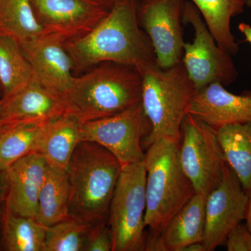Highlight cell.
Instances as JSON below:
<instances>
[{"label":"cell","instance_id":"obj_1","mask_svg":"<svg viewBox=\"0 0 251 251\" xmlns=\"http://www.w3.org/2000/svg\"><path fill=\"white\" fill-rule=\"evenodd\" d=\"M138 0H120L88 34L64 43L74 72L105 62L136 68L141 73L157 64L151 41L140 27Z\"/></svg>","mask_w":251,"mask_h":251},{"label":"cell","instance_id":"obj_2","mask_svg":"<svg viewBox=\"0 0 251 251\" xmlns=\"http://www.w3.org/2000/svg\"><path fill=\"white\" fill-rule=\"evenodd\" d=\"M142 82L136 68L102 63L75 75L60 99L68 113L85 123L117 115L139 103Z\"/></svg>","mask_w":251,"mask_h":251},{"label":"cell","instance_id":"obj_3","mask_svg":"<svg viewBox=\"0 0 251 251\" xmlns=\"http://www.w3.org/2000/svg\"><path fill=\"white\" fill-rule=\"evenodd\" d=\"M122 166L107 149L81 141L67 167L69 215L92 225L108 221L109 208Z\"/></svg>","mask_w":251,"mask_h":251},{"label":"cell","instance_id":"obj_4","mask_svg":"<svg viewBox=\"0 0 251 251\" xmlns=\"http://www.w3.org/2000/svg\"><path fill=\"white\" fill-rule=\"evenodd\" d=\"M146 149L145 225L149 233L161 235L196 192L181 166L179 141L159 138Z\"/></svg>","mask_w":251,"mask_h":251},{"label":"cell","instance_id":"obj_5","mask_svg":"<svg viewBox=\"0 0 251 251\" xmlns=\"http://www.w3.org/2000/svg\"><path fill=\"white\" fill-rule=\"evenodd\" d=\"M141 74V102L151 126L143 148L159 138L180 141L181 126L196 93L184 64L166 69L154 64Z\"/></svg>","mask_w":251,"mask_h":251},{"label":"cell","instance_id":"obj_6","mask_svg":"<svg viewBox=\"0 0 251 251\" xmlns=\"http://www.w3.org/2000/svg\"><path fill=\"white\" fill-rule=\"evenodd\" d=\"M146 177L144 161L122 166L109 208L112 251H145Z\"/></svg>","mask_w":251,"mask_h":251},{"label":"cell","instance_id":"obj_7","mask_svg":"<svg viewBox=\"0 0 251 251\" xmlns=\"http://www.w3.org/2000/svg\"><path fill=\"white\" fill-rule=\"evenodd\" d=\"M179 156L196 193L207 196L222 181L227 162L216 130L187 114L181 126Z\"/></svg>","mask_w":251,"mask_h":251},{"label":"cell","instance_id":"obj_8","mask_svg":"<svg viewBox=\"0 0 251 251\" xmlns=\"http://www.w3.org/2000/svg\"><path fill=\"white\" fill-rule=\"evenodd\" d=\"M182 20L194 30L192 43H185L182 62L196 91L212 82L228 85L236 80L237 69L228 52L221 49L197 8L184 1Z\"/></svg>","mask_w":251,"mask_h":251},{"label":"cell","instance_id":"obj_9","mask_svg":"<svg viewBox=\"0 0 251 251\" xmlns=\"http://www.w3.org/2000/svg\"><path fill=\"white\" fill-rule=\"evenodd\" d=\"M151 130L140 101L117 115L82 124L81 141L101 145L124 166L144 161L143 143Z\"/></svg>","mask_w":251,"mask_h":251},{"label":"cell","instance_id":"obj_10","mask_svg":"<svg viewBox=\"0 0 251 251\" xmlns=\"http://www.w3.org/2000/svg\"><path fill=\"white\" fill-rule=\"evenodd\" d=\"M184 3V0L140 1V25L151 41L157 65L161 69L174 67L182 60Z\"/></svg>","mask_w":251,"mask_h":251},{"label":"cell","instance_id":"obj_11","mask_svg":"<svg viewBox=\"0 0 251 251\" xmlns=\"http://www.w3.org/2000/svg\"><path fill=\"white\" fill-rule=\"evenodd\" d=\"M44 34L62 42L88 34L110 9L96 0H30Z\"/></svg>","mask_w":251,"mask_h":251},{"label":"cell","instance_id":"obj_12","mask_svg":"<svg viewBox=\"0 0 251 251\" xmlns=\"http://www.w3.org/2000/svg\"><path fill=\"white\" fill-rule=\"evenodd\" d=\"M249 199L227 165L221 184L206 196L203 240L206 251L224 244L231 231L246 219Z\"/></svg>","mask_w":251,"mask_h":251},{"label":"cell","instance_id":"obj_13","mask_svg":"<svg viewBox=\"0 0 251 251\" xmlns=\"http://www.w3.org/2000/svg\"><path fill=\"white\" fill-rule=\"evenodd\" d=\"M20 44L34 79L60 98L69 90L75 76L74 63L64 43L44 34Z\"/></svg>","mask_w":251,"mask_h":251},{"label":"cell","instance_id":"obj_14","mask_svg":"<svg viewBox=\"0 0 251 251\" xmlns=\"http://www.w3.org/2000/svg\"><path fill=\"white\" fill-rule=\"evenodd\" d=\"M0 100V131L25 124L51 122L67 113L61 99L34 77L16 93Z\"/></svg>","mask_w":251,"mask_h":251},{"label":"cell","instance_id":"obj_15","mask_svg":"<svg viewBox=\"0 0 251 251\" xmlns=\"http://www.w3.org/2000/svg\"><path fill=\"white\" fill-rule=\"evenodd\" d=\"M187 112L216 130L251 122V93L238 95L221 82H212L196 91Z\"/></svg>","mask_w":251,"mask_h":251},{"label":"cell","instance_id":"obj_16","mask_svg":"<svg viewBox=\"0 0 251 251\" xmlns=\"http://www.w3.org/2000/svg\"><path fill=\"white\" fill-rule=\"evenodd\" d=\"M48 163L39 153H31L6 169L9 191L6 206L18 215L36 218L38 201Z\"/></svg>","mask_w":251,"mask_h":251},{"label":"cell","instance_id":"obj_17","mask_svg":"<svg viewBox=\"0 0 251 251\" xmlns=\"http://www.w3.org/2000/svg\"><path fill=\"white\" fill-rule=\"evenodd\" d=\"M82 124L68 112L51 122L35 153L42 155L50 166L67 170L73 153L81 142Z\"/></svg>","mask_w":251,"mask_h":251},{"label":"cell","instance_id":"obj_18","mask_svg":"<svg viewBox=\"0 0 251 251\" xmlns=\"http://www.w3.org/2000/svg\"><path fill=\"white\" fill-rule=\"evenodd\" d=\"M206 200L204 195L196 193L170 221L161 234L166 251H181L193 243H203Z\"/></svg>","mask_w":251,"mask_h":251},{"label":"cell","instance_id":"obj_19","mask_svg":"<svg viewBox=\"0 0 251 251\" xmlns=\"http://www.w3.org/2000/svg\"><path fill=\"white\" fill-rule=\"evenodd\" d=\"M71 186L67 170L48 164L39 193L36 219L49 227L69 219Z\"/></svg>","mask_w":251,"mask_h":251},{"label":"cell","instance_id":"obj_20","mask_svg":"<svg viewBox=\"0 0 251 251\" xmlns=\"http://www.w3.org/2000/svg\"><path fill=\"white\" fill-rule=\"evenodd\" d=\"M226 161L251 198V122L225 126L216 130Z\"/></svg>","mask_w":251,"mask_h":251},{"label":"cell","instance_id":"obj_21","mask_svg":"<svg viewBox=\"0 0 251 251\" xmlns=\"http://www.w3.org/2000/svg\"><path fill=\"white\" fill-rule=\"evenodd\" d=\"M197 8L218 45L234 55L239 44L231 29L232 18L242 14L245 0H188Z\"/></svg>","mask_w":251,"mask_h":251},{"label":"cell","instance_id":"obj_22","mask_svg":"<svg viewBox=\"0 0 251 251\" xmlns=\"http://www.w3.org/2000/svg\"><path fill=\"white\" fill-rule=\"evenodd\" d=\"M47 228L36 218L14 214L5 203L1 213L2 250L43 251Z\"/></svg>","mask_w":251,"mask_h":251},{"label":"cell","instance_id":"obj_23","mask_svg":"<svg viewBox=\"0 0 251 251\" xmlns=\"http://www.w3.org/2000/svg\"><path fill=\"white\" fill-rule=\"evenodd\" d=\"M34 78L21 44L16 39L0 36V95L6 98Z\"/></svg>","mask_w":251,"mask_h":251},{"label":"cell","instance_id":"obj_24","mask_svg":"<svg viewBox=\"0 0 251 251\" xmlns=\"http://www.w3.org/2000/svg\"><path fill=\"white\" fill-rule=\"evenodd\" d=\"M44 34L30 0H0V36L21 44Z\"/></svg>","mask_w":251,"mask_h":251},{"label":"cell","instance_id":"obj_25","mask_svg":"<svg viewBox=\"0 0 251 251\" xmlns=\"http://www.w3.org/2000/svg\"><path fill=\"white\" fill-rule=\"evenodd\" d=\"M51 122L25 124L1 130L0 171L7 169L22 157L35 153L41 137Z\"/></svg>","mask_w":251,"mask_h":251},{"label":"cell","instance_id":"obj_26","mask_svg":"<svg viewBox=\"0 0 251 251\" xmlns=\"http://www.w3.org/2000/svg\"><path fill=\"white\" fill-rule=\"evenodd\" d=\"M92 226L70 216L49 226L43 251H83Z\"/></svg>","mask_w":251,"mask_h":251},{"label":"cell","instance_id":"obj_27","mask_svg":"<svg viewBox=\"0 0 251 251\" xmlns=\"http://www.w3.org/2000/svg\"><path fill=\"white\" fill-rule=\"evenodd\" d=\"M113 239L108 221L92 225L87 234L83 251H112Z\"/></svg>","mask_w":251,"mask_h":251},{"label":"cell","instance_id":"obj_28","mask_svg":"<svg viewBox=\"0 0 251 251\" xmlns=\"http://www.w3.org/2000/svg\"><path fill=\"white\" fill-rule=\"evenodd\" d=\"M228 251H251V231L247 224L237 225L229 234L226 243Z\"/></svg>","mask_w":251,"mask_h":251},{"label":"cell","instance_id":"obj_29","mask_svg":"<svg viewBox=\"0 0 251 251\" xmlns=\"http://www.w3.org/2000/svg\"><path fill=\"white\" fill-rule=\"evenodd\" d=\"M9 191L7 172L6 170L0 171V214L2 213L5 203L7 199Z\"/></svg>","mask_w":251,"mask_h":251},{"label":"cell","instance_id":"obj_30","mask_svg":"<svg viewBox=\"0 0 251 251\" xmlns=\"http://www.w3.org/2000/svg\"><path fill=\"white\" fill-rule=\"evenodd\" d=\"M238 28L245 36V41L251 44V25L247 23H241L238 26Z\"/></svg>","mask_w":251,"mask_h":251},{"label":"cell","instance_id":"obj_31","mask_svg":"<svg viewBox=\"0 0 251 251\" xmlns=\"http://www.w3.org/2000/svg\"><path fill=\"white\" fill-rule=\"evenodd\" d=\"M181 251H206V249L202 242H196L186 246Z\"/></svg>","mask_w":251,"mask_h":251},{"label":"cell","instance_id":"obj_32","mask_svg":"<svg viewBox=\"0 0 251 251\" xmlns=\"http://www.w3.org/2000/svg\"><path fill=\"white\" fill-rule=\"evenodd\" d=\"M246 224L247 227L251 231V198L249 199V206H248V210L247 217H246Z\"/></svg>","mask_w":251,"mask_h":251},{"label":"cell","instance_id":"obj_33","mask_svg":"<svg viewBox=\"0 0 251 251\" xmlns=\"http://www.w3.org/2000/svg\"><path fill=\"white\" fill-rule=\"evenodd\" d=\"M96 1L110 9L112 6L120 0H96Z\"/></svg>","mask_w":251,"mask_h":251},{"label":"cell","instance_id":"obj_34","mask_svg":"<svg viewBox=\"0 0 251 251\" xmlns=\"http://www.w3.org/2000/svg\"><path fill=\"white\" fill-rule=\"evenodd\" d=\"M0 251H3L2 239H1V214H0Z\"/></svg>","mask_w":251,"mask_h":251},{"label":"cell","instance_id":"obj_35","mask_svg":"<svg viewBox=\"0 0 251 251\" xmlns=\"http://www.w3.org/2000/svg\"><path fill=\"white\" fill-rule=\"evenodd\" d=\"M245 2L247 7L251 9V0H245Z\"/></svg>","mask_w":251,"mask_h":251},{"label":"cell","instance_id":"obj_36","mask_svg":"<svg viewBox=\"0 0 251 251\" xmlns=\"http://www.w3.org/2000/svg\"><path fill=\"white\" fill-rule=\"evenodd\" d=\"M1 101L0 100V115H1Z\"/></svg>","mask_w":251,"mask_h":251},{"label":"cell","instance_id":"obj_37","mask_svg":"<svg viewBox=\"0 0 251 251\" xmlns=\"http://www.w3.org/2000/svg\"><path fill=\"white\" fill-rule=\"evenodd\" d=\"M141 1H147V0H140Z\"/></svg>","mask_w":251,"mask_h":251}]
</instances>
